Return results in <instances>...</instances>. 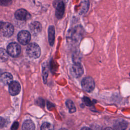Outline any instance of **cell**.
Masks as SVG:
<instances>
[{
  "instance_id": "cell-13",
  "label": "cell",
  "mask_w": 130,
  "mask_h": 130,
  "mask_svg": "<svg viewBox=\"0 0 130 130\" xmlns=\"http://www.w3.org/2000/svg\"><path fill=\"white\" fill-rule=\"evenodd\" d=\"M128 125L126 121L122 119L118 120L113 125L114 130H125Z\"/></svg>"
},
{
  "instance_id": "cell-24",
  "label": "cell",
  "mask_w": 130,
  "mask_h": 130,
  "mask_svg": "<svg viewBox=\"0 0 130 130\" xmlns=\"http://www.w3.org/2000/svg\"><path fill=\"white\" fill-rule=\"evenodd\" d=\"M19 126V123L17 121L15 122L11 127V130H17Z\"/></svg>"
},
{
  "instance_id": "cell-22",
  "label": "cell",
  "mask_w": 130,
  "mask_h": 130,
  "mask_svg": "<svg viewBox=\"0 0 130 130\" xmlns=\"http://www.w3.org/2000/svg\"><path fill=\"white\" fill-rule=\"evenodd\" d=\"M6 123V120L3 117H0V128L3 127Z\"/></svg>"
},
{
  "instance_id": "cell-9",
  "label": "cell",
  "mask_w": 130,
  "mask_h": 130,
  "mask_svg": "<svg viewBox=\"0 0 130 130\" xmlns=\"http://www.w3.org/2000/svg\"><path fill=\"white\" fill-rule=\"evenodd\" d=\"M15 17L17 20L25 21L29 19L31 17V16L26 10L20 9L15 12Z\"/></svg>"
},
{
  "instance_id": "cell-16",
  "label": "cell",
  "mask_w": 130,
  "mask_h": 130,
  "mask_svg": "<svg viewBox=\"0 0 130 130\" xmlns=\"http://www.w3.org/2000/svg\"><path fill=\"white\" fill-rule=\"evenodd\" d=\"M81 5V8L80 10V14L82 15L83 14L86 13L89 9V3L88 0H82Z\"/></svg>"
},
{
  "instance_id": "cell-4",
  "label": "cell",
  "mask_w": 130,
  "mask_h": 130,
  "mask_svg": "<svg viewBox=\"0 0 130 130\" xmlns=\"http://www.w3.org/2000/svg\"><path fill=\"white\" fill-rule=\"evenodd\" d=\"M81 86L83 89L87 92H91L94 88L95 83L91 77L84 78L81 81Z\"/></svg>"
},
{
  "instance_id": "cell-8",
  "label": "cell",
  "mask_w": 130,
  "mask_h": 130,
  "mask_svg": "<svg viewBox=\"0 0 130 130\" xmlns=\"http://www.w3.org/2000/svg\"><path fill=\"white\" fill-rule=\"evenodd\" d=\"M71 74L75 78L80 77L84 72L82 66L80 62H75L71 69Z\"/></svg>"
},
{
  "instance_id": "cell-27",
  "label": "cell",
  "mask_w": 130,
  "mask_h": 130,
  "mask_svg": "<svg viewBox=\"0 0 130 130\" xmlns=\"http://www.w3.org/2000/svg\"><path fill=\"white\" fill-rule=\"evenodd\" d=\"M59 130H68V129H66V128H60V129H59Z\"/></svg>"
},
{
  "instance_id": "cell-18",
  "label": "cell",
  "mask_w": 130,
  "mask_h": 130,
  "mask_svg": "<svg viewBox=\"0 0 130 130\" xmlns=\"http://www.w3.org/2000/svg\"><path fill=\"white\" fill-rule=\"evenodd\" d=\"M41 130H54V127L50 123L44 122L41 127Z\"/></svg>"
},
{
  "instance_id": "cell-2",
  "label": "cell",
  "mask_w": 130,
  "mask_h": 130,
  "mask_svg": "<svg viewBox=\"0 0 130 130\" xmlns=\"http://www.w3.org/2000/svg\"><path fill=\"white\" fill-rule=\"evenodd\" d=\"M26 53L27 55L32 58H37L41 55V49L39 46L35 43H30L26 48Z\"/></svg>"
},
{
  "instance_id": "cell-1",
  "label": "cell",
  "mask_w": 130,
  "mask_h": 130,
  "mask_svg": "<svg viewBox=\"0 0 130 130\" xmlns=\"http://www.w3.org/2000/svg\"><path fill=\"white\" fill-rule=\"evenodd\" d=\"M84 31L83 27L81 26H76L70 31L68 35V40L73 43L77 44L79 43L84 35Z\"/></svg>"
},
{
  "instance_id": "cell-26",
  "label": "cell",
  "mask_w": 130,
  "mask_h": 130,
  "mask_svg": "<svg viewBox=\"0 0 130 130\" xmlns=\"http://www.w3.org/2000/svg\"><path fill=\"white\" fill-rule=\"evenodd\" d=\"M104 130H114V129L112 128H111V127H107Z\"/></svg>"
},
{
  "instance_id": "cell-6",
  "label": "cell",
  "mask_w": 130,
  "mask_h": 130,
  "mask_svg": "<svg viewBox=\"0 0 130 130\" xmlns=\"http://www.w3.org/2000/svg\"><path fill=\"white\" fill-rule=\"evenodd\" d=\"M54 2V6L55 8V16L57 19H61L64 13V5L61 0H56Z\"/></svg>"
},
{
  "instance_id": "cell-11",
  "label": "cell",
  "mask_w": 130,
  "mask_h": 130,
  "mask_svg": "<svg viewBox=\"0 0 130 130\" xmlns=\"http://www.w3.org/2000/svg\"><path fill=\"white\" fill-rule=\"evenodd\" d=\"M29 29L34 35H38L42 30L41 23L38 21H33L29 25Z\"/></svg>"
},
{
  "instance_id": "cell-15",
  "label": "cell",
  "mask_w": 130,
  "mask_h": 130,
  "mask_svg": "<svg viewBox=\"0 0 130 130\" xmlns=\"http://www.w3.org/2000/svg\"><path fill=\"white\" fill-rule=\"evenodd\" d=\"M22 130H35V125L30 120H25L22 126Z\"/></svg>"
},
{
  "instance_id": "cell-21",
  "label": "cell",
  "mask_w": 130,
  "mask_h": 130,
  "mask_svg": "<svg viewBox=\"0 0 130 130\" xmlns=\"http://www.w3.org/2000/svg\"><path fill=\"white\" fill-rule=\"evenodd\" d=\"M83 102L84 103V104L87 106H90L92 105V102L91 101H90V100L87 97H84L83 99Z\"/></svg>"
},
{
  "instance_id": "cell-14",
  "label": "cell",
  "mask_w": 130,
  "mask_h": 130,
  "mask_svg": "<svg viewBox=\"0 0 130 130\" xmlns=\"http://www.w3.org/2000/svg\"><path fill=\"white\" fill-rule=\"evenodd\" d=\"M48 42L50 46H53L55 40V29L54 26L50 25L48 27Z\"/></svg>"
},
{
  "instance_id": "cell-17",
  "label": "cell",
  "mask_w": 130,
  "mask_h": 130,
  "mask_svg": "<svg viewBox=\"0 0 130 130\" xmlns=\"http://www.w3.org/2000/svg\"><path fill=\"white\" fill-rule=\"evenodd\" d=\"M66 104L67 108L69 109V111L70 113H74L76 111V107H75L73 102L71 100L67 101Z\"/></svg>"
},
{
  "instance_id": "cell-3",
  "label": "cell",
  "mask_w": 130,
  "mask_h": 130,
  "mask_svg": "<svg viewBox=\"0 0 130 130\" xmlns=\"http://www.w3.org/2000/svg\"><path fill=\"white\" fill-rule=\"evenodd\" d=\"M0 32L6 37H10L14 32V27L9 22L0 21Z\"/></svg>"
},
{
  "instance_id": "cell-7",
  "label": "cell",
  "mask_w": 130,
  "mask_h": 130,
  "mask_svg": "<svg viewBox=\"0 0 130 130\" xmlns=\"http://www.w3.org/2000/svg\"><path fill=\"white\" fill-rule=\"evenodd\" d=\"M17 38L20 44L25 45L28 44L30 42L31 35L29 32L27 30H21L18 33Z\"/></svg>"
},
{
  "instance_id": "cell-10",
  "label": "cell",
  "mask_w": 130,
  "mask_h": 130,
  "mask_svg": "<svg viewBox=\"0 0 130 130\" xmlns=\"http://www.w3.org/2000/svg\"><path fill=\"white\" fill-rule=\"evenodd\" d=\"M21 90V86L17 81H12L9 86V91L11 95H16L18 94Z\"/></svg>"
},
{
  "instance_id": "cell-12",
  "label": "cell",
  "mask_w": 130,
  "mask_h": 130,
  "mask_svg": "<svg viewBox=\"0 0 130 130\" xmlns=\"http://www.w3.org/2000/svg\"><path fill=\"white\" fill-rule=\"evenodd\" d=\"M0 80L4 85L10 84L13 81V76L10 73H4L1 76Z\"/></svg>"
},
{
  "instance_id": "cell-5",
  "label": "cell",
  "mask_w": 130,
  "mask_h": 130,
  "mask_svg": "<svg viewBox=\"0 0 130 130\" xmlns=\"http://www.w3.org/2000/svg\"><path fill=\"white\" fill-rule=\"evenodd\" d=\"M21 52V47L16 43H11L7 47V53L12 57L18 56Z\"/></svg>"
},
{
  "instance_id": "cell-23",
  "label": "cell",
  "mask_w": 130,
  "mask_h": 130,
  "mask_svg": "<svg viewBox=\"0 0 130 130\" xmlns=\"http://www.w3.org/2000/svg\"><path fill=\"white\" fill-rule=\"evenodd\" d=\"M0 54H2V55H0L2 58H7V53L6 52L5 50L1 49V50H0Z\"/></svg>"
},
{
  "instance_id": "cell-20",
  "label": "cell",
  "mask_w": 130,
  "mask_h": 130,
  "mask_svg": "<svg viewBox=\"0 0 130 130\" xmlns=\"http://www.w3.org/2000/svg\"><path fill=\"white\" fill-rule=\"evenodd\" d=\"M44 69L45 70H43V79H44V83H46V81H47V77H48V70L46 69V68H44Z\"/></svg>"
},
{
  "instance_id": "cell-19",
  "label": "cell",
  "mask_w": 130,
  "mask_h": 130,
  "mask_svg": "<svg viewBox=\"0 0 130 130\" xmlns=\"http://www.w3.org/2000/svg\"><path fill=\"white\" fill-rule=\"evenodd\" d=\"M12 3V0H0V6H9Z\"/></svg>"
},
{
  "instance_id": "cell-25",
  "label": "cell",
  "mask_w": 130,
  "mask_h": 130,
  "mask_svg": "<svg viewBox=\"0 0 130 130\" xmlns=\"http://www.w3.org/2000/svg\"><path fill=\"white\" fill-rule=\"evenodd\" d=\"M81 130H91V129L87 127H84L81 129Z\"/></svg>"
}]
</instances>
